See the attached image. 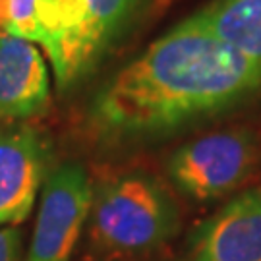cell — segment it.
Masks as SVG:
<instances>
[{
    "label": "cell",
    "instance_id": "1",
    "mask_svg": "<svg viewBox=\"0 0 261 261\" xmlns=\"http://www.w3.org/2000/svg\"><path fill=\"white\" fill-rule=\"evenodd\" d=\"M259 91V60L192 14L95 93L89 120L107 140H155L217 116Z\"/></svg>",
    "mask_w": 261,
    "mask_h": 261
},
{
    "label": "cell",
    "instance_id": "2",
    "mask_svg": "<svg viewBox=\"0 0 261 261\" xmlns=\"http://www.w3.org/2000/svg\"><path fill=\"white\" fill-rule=\"evenodd\" d=\"M180 226L176 197L151 172L128 170L93 184L89 242L111 261L147 259L176 238Z\"/></svg>",
    "mask_w": 261,
    "mask_h": 261
},
{
    "label": "cell",
    "instance_id": "3",
    "mask_svg": "<svg viewBox=\"0 0 261 261\" xmlns=\"http://www.w3.org/2000/svg\"><path fill=\"white\" fill-rule=\"evenodd\" d=\"M143 0H37V45L60 89L72 87L112 47Z\"/></svg>",
    "mask_w": 261,
    "mask_h": 261
},
{
    "label": "cell",
    "instance_id": "4",
    "mask_svg": "<svg viewBox=\"0 0 261 261\" xmlns=\"http://www.w3.org/2000/svg\"><path fill=\"white\" fill-rule=\"evenodd\" d=\"M255 157L257 143L250 132H211L172 151L167 174L188 199L213 201L242 186L257 161Z\"/></svg>",
    "mask_w": 261,
    "mask_h": 261
},
{
    "label": "cell",
    "instance_id": "5",
    "mask_svg": "<svg viewBox=\"0 0 261 261\" xmlns=\"http://www.w3.org/2000/svg\"><path fill=\"white\" fill-rule=\"evenodd\" d=\"M93 180L82 163L53 168L41 188L37 224L25 261H70L84 232Z\"/></svg>",
    "mask_w": 261,
    "mask_h": 261
},
{
    "label": "cell",
    "instance_id": "6",
    "mask_svg": "<svg viewBox=\"0 0 261 261\" xmlns=\"http://www.w3.org/2000/svg\"><path fill=\"white\" fill-rule=\"evenodd\" d=\"M50 163V141L25 122L0 124V224L29 217Z\"/></svg>",
    "mask_w": 261,
    "mask_h": 261
},
{
    "label": "cell",
    "instance_id": "7",
    "mask_svg": "<svg viewBox=\"0 0 261 261\" xmlns=\"http://www.w3.org/2000/svg\"><path fill=\"white\" fill-rule=\"evenodd\" d=\"M190 261H261V186L230 197L197 228Z\"/></svg>",
    "mask_w": 261,
    "mask_h": 261
},
{
    "label": "cell",
    "instance_id": "8",
    "mask_svg": "<svg viewBox=\"0 0 261 261\" xmlns=\"http://www.w3.org/2000/svg\"><path fill=\"white\" fill-rule=\"evenodd\" d=\"M50 77L39 45L0 35V124H19L47 111Z\"/></svg>",
    "mask_w": 261,
    "mask_h": 261
},
{
    "label": "cell",
    "instance_id": "9",
    "mask_svg": "<svg viewBox=\"0 0 261 261\" xmlns=\"http://www.w3.org/2000/svg\"><path fill=\"white\" fill-rule=\"evenodd\" d=\"M196 14L219 37L261 62V0H213Z\"/></svg>",
    "mask_w": 261,
    "mask_h": 261
},
{
    "label": "cell",
    "instance_id": "10",
    "mask_svg": "<svg viewBox=\"0 0 261 261\" xmlns=\"http://www.w3.org/2000/svg\"><path fill=\"white\" fill-rule=\"evenodd\" d=\"M0 35L37 45V0H0Z\"/></svg>",
    "mask_w": 261,
    "mask_h": 261
},
{
    "label": "cell",
    "instance_id": "11",
    "mask_svg": "<svg viewBox=\"0 0 261 261\" xmlns=\"http://www.w3.org/2000/svg\"><path fill=\"white\" fill-rule=\"evenodd\" d=\"M21 232L18 226L0 228V261H19Z\"/></svg>",
    "mask_w": 261,
    "mask_h": 261
},
{
    "label": "cell",
    "instance_id": "12",
    "mask_svg": "<svg viewBox=\"0 0 261 261\" xmlns=\"http://www.w3.org/2000/svg\"><path fill=\"white\" fill-rule=\"evenodd\" d=\"M134 261H174V259H151V257H147V259H134Z\"/></svg>",
    "mask_w": 261,
    "mask_h": 261
}]
</instances>
